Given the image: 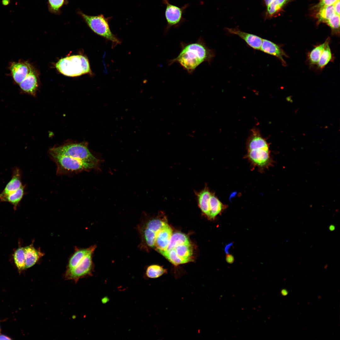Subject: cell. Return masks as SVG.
Wrapping results in <instances>:
<instances>
[{
  "label": "cell",
  "instance_id": "obj_4",
  "mask_svg": "<svg viewBox=\"0 0 340 340\" xmlns=\"http://www.w3.org/2000/svg\"><path fill=\"white\" fill-rule=\"evenodd\" d=\"M55 66L60 73L67 76H76L91 73L88 59L82 55H72L61 59Z\"/></svg>",
  "mask_w": 340,
  "mask_h": 340
},
{
  "label": "cell",
  "instance_id": "obj_11",
  "mask_svg": "<svg viewBox=\"0 0 340 340\" xmlns=\"http://www.w3.org/2000/svg\"><path fill=\"white\" fill-rule=\"evenodd\" d=\"M95 250L89 252L75 268L67 269L65 276L67 279L77 281L91 274L93 267L92 257Z\"/></svg>",
  "mask_w": 340,
  "mask_h": 340
},
{
  "label": "cell",
  "instance_id": "obj_23",
  "mask_svg": "<svg viewBox=\"0 0 340 340\" xmlns=\"http://www.w3.org/2000/svg\"><path fill=\"white\" fill-rule=\"evenodd\" d=\"M24 188L22 185L19 189L13 193L6 196L0 200L2 201L8 202L12 204L15 208L22 199L24 192Z\"/></svg>",
  "mask_w": 340,
  "mask_h": 340
},
{
  "label": "cell",
  "instance_id": "obj_15",
  "mask_svg": "<svg viewBox=\"0 0 340 340\" xmlns=\"http://www.w3.org/2000/svg\"><path fill=\"white\" fill-rule=\"evenodd\" d=\"M260 50L265 53L276 57L280 60L283 65H286V63L283 57H287V55L279 45L268 40L263 39Z\"/></svg>",
  "mask_w": 340,
  "mask_h": 340
},
{
  "label": "cell",
  "instance_id": "obj_22",
  "mask_svg": "<svg viewBox=\"0 0 340 340\" xmlns=\"http://www.w3.org/2000/svg\"><path fill=\"white\" fill-rule=\"evenodd\" d=\"M329 42L328 39L317 63L318 67L320 69L324 68L332 60V55L329 45Z\"/></svg>",
  "mask_w": 340,
  "mask_h": 340
},
{
  "label": "cell",
  "instance_id": "obj_2",
  "mask_svg": "<svg viewBox=\"0 0 340 340\" xmlns=\"http://www.w3.org/2000/svg\"><path fill=\"white\" fill-rule=\"evenodd\" d=\"M247 153L245 156L252 169L257 167L261 173L273 165L269 144L257 128L252 129L246 143Z\"/></svg>",
  "mask_w": 340,
  "mask_h": 340
},
{
  "label": "cell",
  "instance_id": "obj_36",
  "mask_svg": "<svg viewBox=\"0 0 340 340\" xmlns=\"http://www.w3.org/2000/svg\"><path fill=\"white\" fill-rule=\"evenodd\" d=\"M0 331H1V329H0Z\"/></svg>",
  "mask_w": 340,
  "mask_h": 340
},
{
  "label": "cell",
  "instance_id": "obj_19",
  "mask_svg": "<svg viewBox=\"0 0 340 340\" xmlns=\"http://www.w3.org/2000/svg\"><path fill=\"white\" fill-rule=\"evenodd\" d=\"M96 248V246L94 245L87 248L76 250L69 260L67 269L75 268L89 252Z\"/></svg>",
  "mask_w": 340,
  "mask_h": 340
},
{
  "label": "cell",
  "instance_id": "obj_8",
  "mask_svg": "<svg viewBox=\"0 0 340 340\" xmlns=\"http://www.w3.org/2000/svg\"><path fill=\"white\" fill-rule=\"evenodd\" d=\"M159 253L176 266L191 262L193 259V248L190 242L178 245Z\"/></svg>",
  "mask_w": 340,
  "mask_h": 340
},
{
  "label": "cell",
  "instance_id": "obj_12",
  "mask_svg": "<svg viewBox=\"0 0 340 340\" xmlns=\"http://www.w3.org/2000/svg\"><path fill=\"white\" fill-rule=\"evenodd\" d=\"M173 234L171 228L166 223L156 232L153 248L159 252L166 250Z\"/></svg>",
  "mask_w": 340,
  "mask_h": 340
},
{
  "label": "cell",
  "instance_id": "obj_32",
  "mask_svg": "<svg viewBox=\"0 0 340 340\" xmlns=\"http://www.w3.org/2000/svg\"><path fill=\"white\" fill-rule=\"evenodd\" d=\"M226 259L227 262L230 264H231L234 261V258L230 254L227 255Z\"/></svg>",
  "mask_w": 340,
  "mask_h": 340
},
{
  "label": "cell",
  "instance_id": "obj_30",
  "mask_svg": "<svg viewBox=\"0 0 340 340\" xmlns=\"http://www.w3.org/2000/svg\"><path fill=\"white\" fill-rule=\"evenodd\" d=\"M338 0H320L317 7L320 8L322 7L334 5Z\"/></svg>",
  "mask_w": 340,
  "mask_h": 340
},
{
  "label": "cell",
  "instance_id": "obj_33",
  "mask_svg": "<svg viewBox=\"0 0 340 340\" xmlns=\"http://www.w3.org/2000/svg\"><path fill=\"white\" fill-rule=\"evenodd\" d=\"M10 338L5 335L0 334V340H11Z\"/></svg>",
  "mask_w": 340,
  "mask_h": 340
},
{
  "label": "cell",
  "instance_id": "obj_10",
  "mask_svg": "<svg viewBox=\"0 0 340 340\" xmlns=\"http://www.w3.org/2000/svg\"><path fill=\"white\" fill-rule=\"evenodd\" d=\"M162 3L166 6L165 16L167 23L165 29L167 32L172 27H179L185 21L183 15L189 4L179 7L171 4L169 0H162Z\"/></svg>",
  "mask_w": 340,
  "mask_h": 340
},
{
  "label": "cell",
  "instance_id": "obj_24",
  "mask_svg": "<svg viewBox=\"0 0 340 340\" xmlns=\"http://www.w3.org/2000/svg\"><path fill=\"white\" fill-rule=\"evenodd\" d=\"M167 270L160 265H151L146 269V275L149 278L156 279L159 278L167 273Z\"/></svg>",
  "mask_w": 340,
  "mask_h": 340
},
{
  "label": "cell",
  "instance_id": "obj_20",
  "mask_svg": "<svg viewBox=\"0 0 340 340\" xmlns=\"http://www.w3.org/2000/svg\"><path fill=\"white\" fill-rule=\"evenodd\" d=\"M336 14L333 5L322 7L320 8L316 16L320 22L325 23Z\"/></svg>",
  "mask_w": 340,
  "mask_h": 340
},
{
  "label": "cell",
  "instance_id": "obj_7",
  "mask_svg": "<svg viewBox=\"0 0 340 340\" xmlns=\"http://www.w3.org/2000/svg\"><path fill=\"white\" fill-rule=\"evenodd\" d=\"M49 153L57 165L58 174L96 169L92 165L69 156Z\"/></svg>",
  "mask_w": 340,
  "mask_h": 340
},
{
  "label": "cell",
  "instance_id": "obj_21",
  "mask_svg": "<svg viewBox=\"0 0 340 340\" xmlns=\"http://www.w3.org/2000/svg\"><path fill=\"white\" fill-rule=\"evenodd\" d=\"M328 39L323 43L315 46L308 54V59L311 65H316L318 62L325 46Z\"/></svg>",
  "mask_w": 340,
  "mask_h": 340
},
{
  "label": "cell",
  "instance_id": "obj_31",
  "mask_svg": "<svg viewBox=\"0 0 340 340\" xmlns=\"http://www.w3.org/2000/svg\"><path fill=\"white\" fill-rule=\"evenodd\" d=\"M333 5L336 14L340 15V0H337Z\"/></svg>",
  "mask_w": 340,
  "mask_h": 340
},
{
  "label": "cell",
  "instance_id": "obj_25",
  "mask_svg": "<svg viewBox=\"0 0 340 340\" xmlns=\"http://www.w3.org/2000/svg\"><path fill=\"white\" fill-rule=\"evenodd\" d=\"M190 242L188 237L186 235L179 232H175L173 234L167 249L178 245Z\"/></svg>",
  "mask_w": 340,
  "mask_h": 340
},
{
  "label": "cell",
  "instance_id": "obj_17",
  "mask_svg": "<svg viewBox=\"0 0 340 340\" xmlns=\"http://www.w3.org/2000/svg\"><path fill=\"white\" fill-rule=\"evenodd\" d=\"M26 269L33 266L44 254L35 249L32 244L24 247Z\"/></svg>",
  "mask_w": 340,
  "mask_h": 340
},
{
  "label": "cell",
  "instance_id": "obj_5",
  "mask_svg": "<svg viewBox=\"0 0 340 340\" xmlns=\"http://www.w3.org/2000/svg\"><path fill=\"white\" fill-rule=\"evenodd\" d=\"M49 153L74 158L94 166L98 169L100 161L90 152L86 143L68 144L51 149Z\"/></svg>",
  "mask_w": 340,
  "mask_h": 340
},
{
  "label": "cell",
  "instance_id": "obj_6",
  "mask_svg": "<svg viewBox=\"0 0 340 340\" xmlns=\"http://www.w3.org/2000/svg\"><path fill=\"white\" fill-rule=\"evenodd\" d=\"M77 13L94 32L114 44L120 43L119 40L110 29L109 24V18H106L102 14L96 16L88 15L79 10Z\"/></svg>",
  "mask_w": 340,
  "mask_h": 340
},
{
  "label": "cell",
  "instance_id": "obj_29",
  "mask_svg": "<svg viewBox=\"0 0 340 340\" xmlns=\"http://www.w3.org/2000/svg\"><path fill=\"white\" fill-rule=\"evenodd\" d=\"M340 20V15L336 14L325 23L331 28L334 33L338 34L339 33Z\"/></svg>",
  "mask_w": 340,
  "mask_h": 340
},
{
  "label": "cell",
  "instance_id": "obj_18",
  "mask_svg": "<svg viewBox=\"0 0 340 340\" xmlns=\"http://www.w3.org/2000/svg\"><path fill=\"white\" fill-rule=\"evenodd\" d=\"M20 176V171L16 169L14 172L12 179L0 194V199L15 191L22 186Z\"/></svg>",
  "mask_w": 340,
  "mask_h": 340
},
{
  "label": "cell",
  "instance_id": "obj_35",
  "mask_svg": "<svg viewBox=\"0 0 340 340\" xmlns=\"http://www.w3.org/2000/svg\"><path fill=\"white\" fill-rule=\"evenodd\" d=\"M272 0H264L265 5H266L269 4Z\"/></svg>",
  "mask_w": 340,
  "mask_h": 340
},
{
  "label": "cell",
  "instance_id": "obj_28",
  "mask_svg": "<svg viewBox=\"0 0 340 340\" xmlns=\"http://www.w3.org/2000/svg\"><path fill=\"white\" fill-rule=\"evenodd\" d=\"M68 3L67 0H48V8L49 12L55 14H60L61 8Z\"/></svg>",
  "mask_w": 340,
  "mask_h": 340
},
{
  "label": "cell",
  "instance_id": "obj_26",
  "mask_svg": "<svg viewBox=\"0 0 340 340\" xmlns=\"http://www.w3.org/2000/svg\"><path fill=\"white\" fill-rule=\"evenodd\" d=\"M13 256L15 264L19 271L21 272L26 269L24 247H19L14 252Z\"/></svg>",
  "mask_w": 340,
  "mask_h": 340
},
{
  "label": "cell",
  "instance_id": "obj_9",
  "mask_svg": "<svg viewBox=\"0 0 340 340\" xmlns=\"http://www.w3.org/2000/svg\"><path fill=\"white\" fill-rule=\"evenodd\" d=\"M166 223L164 219L158 218L139 224L138 229L142 243L147 246L153 248L156 232Z\"/></svg>",
  "mask_w": 340,
  "mask_h": 340
},
{
  "label": "cell",
  "instance_id": "obj_16",
  "mask_svg": "<svg viewBox=\"0 0 340 340\" xmlns=\"http://www.w3.org/2000/svg\"><path fill=\"white\" fill-rule=\"evenodd\" d=\"M19 85L21 90L33 96L35 95L38 87L37 78L32 67L29 73Z\"/></svg>",
  "mask_w": 340,
  "mask_h": 340
},
{
  "label": "cell",
  "instance_id": "obj_27",
  "mask_svg": "<svg viewBox=\"0 0 340 340\" xmlns=\"http://www.w3.org/2000/svg\"><path fill=\"white\" fill-rule=\"evenodd\" d=\"M287 1L272 0L266 5L267 7V15L269 17L272 16L281 9Z\"/></svg>",
  "mask_w": 340,
  "mask_h": 340
},
{
  "label": "cell",
  "instance_id": "obj_3",
  "mask_svg": "<svg viewBox=\"0 0 340 340\" xmlns=\"http://www.w3.org/2000/svg\"><path fill=\"white\" fill-rule=\"evenodd\" d=\"M198 206L202 213L210 219H214L227 207L211 191L207 185L199 191H194Z\"/></svg>",
  "mask_w": 340,
  "mask_h": 340
},
{
  "label": "cell",
  "instance_id": "obj_1",
  "mask_svg": "<svg viewBox=\"0 0 340 340\" xmlns=\"http://www.w3.org/2000/svg\"><path fill=\"white\" fill-rule=\"evenodd\" d=\"M214 56L213 50L208 47L200 38L195 42L182 43L179 54L176 58L170 60L169 64L170 65L175 63H178L191 74L203 62H211Z\"/></svg>",
  "mask_w": 340,
  "mask_h": 340
},
{
  "label": "cell",
  "instance_id": "obj_14",
  "mask_svg": "<svg viewBox=\"0 0 340 340\" xmlns=\"http://www.w3.org/2000/svg\"><path fill=\"white\" fill-rule=\"evenodd\" d=\"M230 33L236 35L242 39L248 45L254 49H260L263 39L257 35L243 31L237 28H226Z\"/></svg>",
  "mask_w": 340,
  "mask_h": 340
},
{
  "label": "cell",
  "instance_id": "obj_34",
  "mask_svg": "<svg viewBox=\"0 0 340 340\" xmlns=\"http://www.w3.org/2000/svg\"><path fill=\"white\" fill-rule=\"evenodd\" d=\"M10 3V0H2V3L4 5H7Z\"/></svg>",
  "mask_w": 340,
  "mask_h": 340
},
{
  "label": "cell",
  "instance_id": "obj_13",
  "mask_svg": "<svg viewBox=\"0 0 340 340\" xmlns=\"http://www.w3.org/2000/svg\"><path fill=\"white\" fill-rule=\"evenodd\" d=\"M31 68L30 64L26 62L12 63L10 69L15 82L19 85L21 83L29 73Z\"/></svg>",
  "mask_w": 340,
  "mask_h": 340
}]
</instances>
